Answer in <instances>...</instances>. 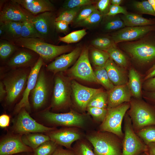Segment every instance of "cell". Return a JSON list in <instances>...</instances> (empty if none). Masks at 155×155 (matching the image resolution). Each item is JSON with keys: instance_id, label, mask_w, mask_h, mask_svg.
Here are the masks:
<instances>
[{"instance_id": "cell-23", "label": "cell", "mask_w": 155, "mask_h": 155, "mask_svg": "<svg viewBox=\"0 0 155 155\" xmlns=\"http://www.w3.org/2000/svg\"><path fill=\"white\" fill-rule=\"evenodd\" d=\"M34 16L46 12H53L54 5L48 0H14Z\"/></svg>"}, {"instance_id": "cell-41", "label": "cell", "mask_w": 155, "mask_h": 155, "mask_svg": "<svg viewBox=\"0 0 155 155\" xmlns=\"http://www.w3.org/2000/svg\"><path fill=\"white\" fill-rule=\"evenodd\" d=\"M138 135L147 145L150 143H155V125H151L140 130Z\"/></svg>"}, {"instance_id": "cell-27", "label": "cell", "mask_w": 155, "mask_h": 155, "mask_svg": "<svg viewBox=\"0 0 155 155\" xmlns=\"http://www.w3.org/2000/svg\"><path fill=\"white\" fill-rule=\"evenodd\" d=\"M22 138L23 143L33 150L44 142L50 140L47 135L40 133H30L23 134L22 135Z\"/></svg>"}, {"instance_id": "cell-60", "label": "cell", "mask_w": 155, "mask_h": 155, "mask_svg": "<svg viewBox=\"0 0 155 155\" xmlns=\"http://www.w3.org/2000/svg\"><path fill=\"white\" fill-rule=\"evenodd\" d=\"M149 154V151L144 152L142 154L140 155H148Z\"/></svg>"}, {"instance_id": "cell-9", "label": "cell", "mask_w": 155, "mask_h": 155, "mask_svg": "<svg viewBox=\"0 0 155 155\" xmlns=\"http://www.w3.org/2000/svg\"><path fill=\"white\" fill-rule=\"evenodd\" d=\"M129 107V104H124L115 108L108 109L105 118L101 125V129L119 136H122V122Z\"/></svg>"}, {"instance_id": "cell-21", "label": "cell", "mask_w": 155, "mask_h": 155, "mask_svg": "<svg viewBox=\"0 0 155 155\" xmlns=\"http://www.w3.org/2000/svg\"><path fill=\"white\" fill-rule=\"evenodd\" d=\"M71 86L75 101L82 110L87 108L88 103L94 96L103 91L101 89L84 86L75 80L72 81Z\"/></svg>"}, {"instance_id": "cell-53", "label": "cell", "mask_w": 155, "mask_h": 155, "mask_svg": "<svg viewBox=\"0 0 155 155\" xmlns=\"http://www.w3.org/2000/svg\"><path fill=\"white\" fill-rule=\"evenodd\" d=\"M7 95V92L3 82H0V101L2 102L4 100Z\"/></svg>"}, {"instance_id": "cell-22", "label": "cell", "mask_w": 155, "mask_h": 155, "mask_svg": "<svg viewBox=\"0 0 155 155\" xmlns=\"http://www.w3.org/2000/svg\"><path fill=\"white\" fill-rule=\"evenodd\" d=\"M109 91L108 100V109L116 107L130 100L131 92L128 86L126 84L115 86Z\"/></svg>"}, {"instance_id": "cell-34", "label": "cell", "mask_w": 155, "mask_h": 155, "mask_svg": "<svg viewBox=\"0 0 155 155\" xmlns=\"http://www.w3.org/2000/svg\"><path fill=\"white\" fill-rule=\"evenodd\" d=\"M91 44L96 49L105 51L116 46V44L112 38L106 37L96 38L92 41Z\"/></svg>"}, {"instance_id": "cell-10", "label": "cell", "mask_w": 155, "mask_h": 155, "mask_svg": "<svg viewBox=\"0 0 155 155\" xmlns=\"http://www.w3.org/2000/svg\"><path fill=\"white\" fill-rule=\"evenodd\" d=\"M148 151L147 145L142 142L134 132L129 118L125 117L122 155H140Z\"/></svg>"}, {"instance_id": "cell-4", "label": "cell", "mask_w": 155, "mask_h": 155, "mask_svg": "<svg viewBox=\"0 0 155 155\" xmlns=\"http://www.w3.org/2000/svg\"><path fill=\"white\" fill-rule=\"evenodd\" d=\"M12 132L23 134L34 133H45L56 129L45 126L36 121L25 108H22L13 119Z\"/></svg>"}, {"instance_id": "cell-26", "label": "cell", "mask_w": 155, "mask_h": 155, "mask_svg": "<svg viewBox=\"0 0 155 155\" xmlns=\"http://www.w3.org/2000/svg\"><path fill=\"white\" fill-rule=\"evenodd\" d=\"M121 18L127 27L144 26L155 24V21L154 20L145 18L140 15L135 13L128 12L121 16Z\"/></svg>"}, {"instance_id": "cell-57", "label": "cell", "mask_w": 155, "mask_h": 155, "mask_svg": "<svg viewBox=\"0 0 155 155\" xmlns=\"http://www.w3.org/2000/svg\"><path fill=\"white\" fill-rule=\"evenodd\" d=\"M122 0H111L110 3L111 5H120L123 1Z\"/></svg>"}, {"instance_id": "cell-35", "label": "cell", "mask_w": 155, "mask_h": 155, "mask_svg": "<svg viewBox=\"0 0 155 155\" xmlns=\"http://www.w3.org/2000/svg\"><path fill=\"white\" fill-rule=\"evenodd\" d=\"M108 94L103 92L94 96L88 104L87 107H93L106 108L108 104Z\"/></svg>"}, {"instance_id": "cell-20", "label": "cell", "mask_w": 155, "mask_h": 155, "mask_svg": "<svg viewBox=\"0 0 155 155\" xmlns=\"http://www.w3.org/2000/svg\"><path fill=\"white\" fill-rule=\"evenodd\" d=\"M82 51L80 47H77L67 54L57 57L46 66V69L54 74L66 70L78 59Z\"/></svg>"}, {"instance_id": "cell-51", "label": "cell", "mask_w": 155, "mask_h": 155, "mask_svg": "<svg viewBox=\"0 0 155 155\" xmlns=\"http://www.w3.org/2000/svg\"><path fill=\"white\" fill-rule=\"evenodd\" d=\"M10 121L9 116L7 114H3L0 116V127L6 128L9 125Z\"/></svg>"}, {"instance_id": "cell-39", "label": "cell", "mask_w": 155, "mask_h": 155, "mask_svg": "<svg viewBox=\"0 0 155 155\" xmlns=\"http://www.w3.org/2000/svg\"><path fill=\"white\" fill-rule=\"evenodd\" d=\"M87 34L86 30L83 29L73 32L65 36L59 37V40L68 44L75 43L81 40Z\"/></svg>"}, {"instance_id": "cell-18", "label": "cell", "mask_w": 155, "mask_h": 155, "mask_svg": "<svg viewBox=\"0 0 155 155\" xmlns=\"http://www.w3.org/2000/svg\"><path fill=\"white\" fill-rule=\"evenodd\" d=\"M56 74L51 106L53 108L59 109L66 104L69 98V90L65 79L61 74Z\"/></svg>"}, {"instance_id": "cell-12", "label": "cell", "mask_w": 155, "mask_h": 155, "mask_svg": "<svg viewBox=\"0 0 155 155\" xmlns=\"http://www.w3.org/2000/svg\"><path fill=\"white\" fill-rule=\"evenodd\" d=\"M44 65L43 59L40 56L36 63L31 68L26 88L22 98L15 105L13 111V114L17 115L23 108H25L29 113L30 112L31 107L29 101V96L30 93L36 84L39 71Z\"/></svg>"}, {"instance_id": "cell-38", "label": "cell", "mask_w": 155, "mask_h": 155, "mask_svg": "<svg viewBox=\"0 0 155 155\" xmlns=\"http://www.w3.org/2000/svg\"><path fill=\"white\" fill-rule=\"evenodd\" d=\"M82 7H77L65 10L56 18L55 22L62 21L70 24L73 21Z\"/></svg>"}, {"instance_id": "cell-59", "label": "cell", "mask_w": 155, "mask_h": 155, "mask_svg": "<svg viewBox=\"0 0 155 155\" xmlns=\"http://www.w3.org/2000/svg\"><path fill=\"white\" fill-rule=\"evenodd\" d=\"M155 13V0H148Z\"/></svg>"}, {"instance_id": "cell-6", "label": "cell", "mask_w": 155, "mask_h": 155, "mask_svg": "<svg viewBox=\"0 0 155 155\" xmlns=\"http://www.w3.org/2000/svg\"><path fill=\"white\" fill-rule=\"evenodd\" d=\"M87 138L94 147L95 155H122L119 143L107 134L95 133Z\"/></svg>"}, {"instance_id": "cell-55", "label": "cell", "mask_w": 155, "mask_h": 155, "mask_svg": "<svg viewBox=\"0 0 155 155\" xmlns=\"http://www.w3.org/2000/svg\"><path fill=\"white\" fill-rule=\"evenodd\" d=\"M149 150L152 155H155V143H150L147 145Z\"/></svg>"}, {"instance_id": "cell-5", "label": "cell", "mask_w": 155, "mask_h": 155, "mask_svg": "<svg viewBox=\"0 0 155 155\" xmlns=\"http://www.w3.org/2000/svg\"><path fill=\"white\" fill-rule=\"evenodd\" d=\"M42 121L50 124L59 126L81 127L84 123V117L77 113L71 112L65 113H56L48 109L38 112Z\"/></svg>"}, {"instance_id": "cell-52", "label": "cell", "mask_w": 155, "mask_h": 155, "mask_svg": "<svg viewBox=\"0 0 155 155\" xmlns=\"http://www.w3.org/2000/svg\"><path fill=\"white\" fill-rule=\"evenodd\" d=\"M145 88L150 91H155V77L147 80L145 84Z\"/></svg>"}, {"instance_id": "cell-7", "label": "cell", "mask_w": 155, "mask_h": 155, "mask_svg": "<svg viewBox=\"0 0 155 155\" xmlns=\"http://www.w3.org/2000/svg\"><path fill=\"white\" fill-rule=\"evenodd\" d=\"M125 50L137 61L148 63L155 60V42L142 40L129 42L124 44Z\"/></svg>"}, {"instance_id": "cell-42", "label": "cell", "mask_w": 155, "mask_h": 155, "mask_svg": "<svg viewBox=\"0 0 155 155\" xmlns=\"http://www.w3.org/2000/svg\"><path fill=\"white\" fill-rule=\"evenodd\" d=\"M125 26L124 22L121 18L115 17L106 22L104 25V29L107 31H112L119 30Z\"/></svg>"}, {"instance_id": "cell-16", "label": "cell", "mask_w": 155, "mask_h": 155, "mask_svg": "<svg viewBox=\"0 0 155 155\" xmlns=\"http://www.w3.org/2000/svg\"><path fill=\"white\" fill-rule=\"evenodd\" d=\"M40 57L34 52L28 49H18L6 62L10 69L32 67Z\"/></svg>"}, {"instance_id": "cell-17", "label": "cell", "mask_w": 155, "mask_h": 155, "mask_svg": "<svg viewBox=\"0 0 155 155\" xmlns=\"http://www.w3.org/2000/svg\"><path fill=\"white\" fill-rule=\"evenodd\" d=\"M155 30V28L152 25L125 27L115 33L112 38L115 44L123 42L131 41L141 38Z\"/></svg>"}, {"instance_id": "cell-25", "label": "cell", "mask_w": 155, "mask_h": 155, "mask_svg": "<svg viewBox=\"0 0 155 155\" xmlns=\"http://www.w3.org/2000/svg\"><path fill=\"white\" fill-rule=\"evenodd\" d=\"M0 27L3 30V35L1 38L9 41L20 37L22 22L9 21L0 22Z\"/></svg>"}, {"instance_id": "cell-32", "label": "cell", "mask_w": 155, "mask_h": 155, "mask_svg": "<svg viewBox=\"0 0 155 155\" xmlns=\"http://www.w3.org/2000/svg\"><path fill=\"white\" fill-rule=\"evenodd\" d=\"M59 146L50 140L43 143L33 152L34 155H52Z\"/></svg>"}, {"instance_id": "cell-56", "label": "cell", "mask_w": 155, "mask_h": 155, "mask_svg": "<svg viewBox=\"0 0 155 155\" xmlns=\"http://www.w3.org/2000/svg\"><path fill=\"white\" fill-rule=\"evenodd\" d=\"M147 93L148 98L155 103V91L148 92Z\"/></svg>"}, {"instance_id": "cell-47", "label": "cell", "mask_w": 155, "mask_h": 155, "mask_svg": "<svg viewBox=\"0 0 155 155\" xmlns=\"http://www.w3.org/2000/svg\"><path fill=\"white\" fill-rule=\"evenodd\" d=\"M128 12L125 8L120 5H110L109 11L105 15L109 16H114L119 13L123 15L127 14Z\"/></svg>"}, {"instance_id": "cell-61", "label": "cell", "mask_w": 155, "mask_h": 155, "mask_svg": "<svg viewBox=\"0 0 155 155\" xmlns=\"http://www.w3.org/2000/svg\"><path fill=\"white\" fill-rule=\"evenodd\" d=\"M148 155H152V154L151 152H150L149 150V154H148Z\"/></svg>"}, {"instance_id": "cell-46", "label": "cell", "mask_w": 155, "mask_h": 155, "mask_svg": "<svg viewBox=\"0 0 155 155\" xmlns=\"http://www.w3.org/2000/svg\"><path fill=\"white\" fill-rule=\"evenodd\" d=\"M87 109L88 113L94 118L103 121L105 118L107 111L106 108L93 107H87Z\"/></svg>"}, {"instance_id": "cell-14", "label": "cell", "mask_w": 155, "mask_h": 155, "mask_svg": "<svg viewBox=\"0 0 155 155\" xmlns=\"http://www.w3.org/2000/svg\"><path fill=\"white\" fill-rule=\"evenodd\" d=\"M22 135L11 132L1 138L0 155H12L23 152H33L32 148L23 142Z\"/></svg>"}, {"instance_id": "cell-19", "label": "cell", "mask_w": 155, "mask_h": 155, "mask_svg": "<svg viewBox=\"0 0 155 155\" xmlns=\"http://www.w3.org/2000/svg\"><path fill=\"white\" fill-rule=\"evenodd\" d=\"M44 134L49 137L50 140L59 145L70 150L72 149V143L81 137L80 134L77 131L68 128L56 129Z\"/></svg>"}, {"instance_id": "cell-8", "label": "cell", "mask_w": 155, "mask_h": 155, "mask_svg": "<svg viewBox=\"0 0 155 155\" xmlns=\"http://www.w3.org/2000/svg\"><path fill=\"white\" fill-rule=\"evenodd\" d=\"M130 114L135 126L141 128L155 125V108L150 105L137 101L131 104Z\"/></svg>"}, {"instance_id": "cell-3", "label": "cell", "mask_w": 155, "mask_h": 155, "mask_svg": "<svg viewBox=\"0 0 155 155\" xmlns=\"http://www.w3.org/2000/svg\"><path fill=\"white\" fill-rule=\"evenodd\" d=\"M46 71L43 66L39 73L36 84L29 96L31 108L32 107L38 112L45 109L50 94L49 81Z\"/></svg>"}, {"instance_id": "cell-49", "label": "cell", "mask_w": 155, "mask_h": 155, "mask_svg": "<svg viewBox=\"0 0 155 155\" xmlns=\"http://www.w3.org/2000/svg\"><path fill=\"white\" fill-rule=\"evenodd\" d=\"M111 0H100L99 1L96 5V8L102 14L104 12L108 7Z\"/></svg>"}, {"instance_id": "cell-30", "label": "cell", "mask_w": 155, "mask_h": 155, "mask_svg": "<svg viewBox=\"0 0 155 155\" xmlns=\"http://www.w3.org/2000/svg\"><path fill=\"white\" fill-rule=\"evenodd\" d=\"M94 71L98 83L109 91L115 87V86L109 79L104 67H96Z\"/></svg>"}, {"instance_id": "cell-48", "label": "cell", "mask_w": 155, "mask_h": 155, "mask_svg": "<svg viewBox=\"0 0 155 155\" xmlns=\"http://www.w3.org/2000/svg\"><path fill=\"white\" fill-rule=\"evenodd\" d=\"M59 146L52 155H77L72 149H64Z\"/></svg>"}, {"instance_id": "cell-36", "label": "cell", "mask_w": 155, "mask_h": 155, "mask_svg": "<svg viewBox=\"0 0 155 155\" xmlns=\"http://www.w3.org/2000/svg\"><path fill=\"white\" fill-rule=\"evenodd\" d=\"M102 16L103 14L96 9L87 18L77 24L78 26L82 27L95 26L101 21Z\"/></svg>"}, {"instance_id": "cell-28", "label": "cell", "mask_w": 155, "mask_h": 155, "mask_svg": "<svg viewBox=\"0 0 155 155\" xmlns=\"http://www.w3.org/2000/svg\"><path fill=\"white\" fill-rule=\"evenodd\" d=\"M128 86L131 93L135 98H139L141 95V84L140 77L137 71L131 69L129 73Z\"/></svg>"}, {"instance_id": "cell-13", "label": "cell", "mask_w": 155, "mask_h": 155, "mask_svg": "<svg viewBox=\"0 0 155 155\" xmlns=\"http://www.w3.org/2000/svg\"><path fill=\"white\" fill-rule=\"evenodd\" d=\"M56 18L52 12H46L35 16L31 20L40 38L47 42L51 40L54 36Z\"/></svg>"}, {"instance_id": "cell-15", "label": "cell", "mask_w": 155, "mask_h": 155, "mask_svg": "<svg viewBox=\"0 0 155 155\" xmlns=\"http://www.w3.org/2000/svg\"><path fill=\"white\" fill-rule=\"evenodd\" d=\"M70 71L74 77L86 81L98 83L90 62L87 48L82 50Z\"/></svg>"}, {"instance_id": "cell-37", "label": "cell", "mask_w": 155, "mask_h": 155, "mask_svg": "<svg viewBox=\"0 0 155 155\" xmlns=\"http://www.w3.org/2000/svg\"><path fill=\"white\" fill-rule=\"evenodd\" d=\"M106 52L110 58L118 65L122 67L126 66L127 61L125 56L116 46L111 48Z\"/></svg>"}, {"instance_id": "cell-11", "label": "cell", "mask_w": 155, "mask_h": 155, "mask_svg": "<svg viewBox=\"0 0 155 155\" xmlns=\"http://www.w3.org/2000/svg\"><path fill=\"white\" fill-rule=\"evenodd\" d=\"M34 16L14 0L6 1L0 12V22L14 21L22 22L31 21Z\"/></svg>"}, {"instance_id": "cell-2", "label": "cell", "mask_w": 155, "mask_h": 155, "mask_svg": "<svg viewBox=\"0 0 155 155\" xmlns=\"http://www.w3.org/2000/svg\"><path fill=\"white\" fill-rule=\"evenodd\" d=\"M10 42L18 47L28 49L34 52L42 58L45 64V63L69 51L71 49L69 45H55L38 38L20 37Z\"/></svg>"}, {"instance_id": "cell-1", "label": "cell", "mask_w": 155, "mask_h": 155, "mask_svg": "<svg viewBox=\"0 0 155 155\" xmlns=\"http://www.w3.org/2000/svg\"><path fill=\"white\" fill-rule=\"evenodd\" d=\"M31 68L10 69L3 76L1 81L7 92L5 100L7 106L13 105L21 96H22Z\"/></svg>"}, {"instance_id": "cell-29", "label": "cell", "mask_w": 155, "mask_h": 155, "mask_svg": "<svg viewBox=\"0 0 155 155\" xmlns=\"http://www.w3.org/2000/svg\"><path fill=\"white\" fill-rule=\"evenodd\" d=\"M17 46L8 41L1 40L0 57L3 61H7L18 49Z\"/></svg>"}, {"instance_id": "cell-44", "label": "cell", "mask_w": 155, "mask_h": 155, "mask_svg": "<svg viewBox=\"0 0 155 155\" xmlns=\"http://www.w3.org/2000/svg\"><path fill=\"white\" fill-rule=\"evenodd\" d=\"M94 2L91 0H67L65 1L63 7L66 10L92 5Z\"/></svg>"}, {"instance_id": "cell-54", "label": "cell", "mask_w": 155, "mask_h": 155, "mask_svg": "<svg viewBox=\"0 0 155 155\" xmlns=\"http://www.w3.org/2000/svg\"><path fill=\"white\" fill-rule=\"evenodd\" d=\"M154 77H155V67L150 69L148 73L145 77L144 79L147 80Z\"/></svg>"}, {"instance_id": "cell-43", "label": "cell", "mask_w": 155, "mask_h": 155, "mask_svg": "<svg viewBox=\"0 0 155 155\" xmlns=\"http://www.w3.org/2000/svg\"><path fill=\"white\" fill-rule=\"evenodd\" d=\"M96 6L93 5H87L82 7L73 22L76 24L87 18L96 9Z\"/></svg>"}, {"instance_id": "cell-50", "label": "cell", "mask_w": 155, "mask_h": 155, "mask_svg": "<svg viewBox=\"0 0 155 155\" xmlns=\"http://www.w3.org/2000/svg\"><path fill=\"white\" fill-rule=\"evenodd\" d=\"M55 24L56 30L60 32H65L69 28V24L64 21L55 22Z\"/></svg>"}, {"instance_id": "cell-31", "label": "cell", "mask_w": 155, "mask_h": 155, "mask_svg": "<svg viewBox=\"0 0 155 155\" xmlns=\"http://www.w3.org/2000/svg\"><path fill=\"white\" fill-rule=\"evenodd\" d=\"M92 61L96 67H104L108 59L110 58L108 53L105 51L95 49L91 53Z\"/></svg>"}, {"instance_id": "cell-45", "label": "cell", "mask_w": 155, "mask_h": 155, "mask_svg": "<svg viewBox=\"0 0 155 155\" xmlns=\"http://www.w3.org/2000/svg\"><path fill=\"white\" fill-rule=\"evenodd\" d=\"M72 149L77 155H95L91 147L85 142L78 143Z\"/></svg>"}, {"instance_id": "cell-58", "label": "cell", "mask_w": 155, "mask_h": 155, "mask_svg": "<svg viewBox=\"0 0 155 155\" xmlns=\"http://www.w3.org/2000/svg\"><path fill=\"white\" fill-rule=\"evenodd\" d=\"M12 155H34L33 152H23Z\"/></svg>"}, {"instance_id": "cell-24", "label": "cell", "mask_w": 155, "mask_h": 155, "mask_svg": "<svg viewBox=\"0 0 155 155\" xmlns=\"http://www.w3.org/2000/svg\"><path fill=\"white\" fill-rule=\"evenodd\" d=\"M104 67L109 79L115 86L126 84V80L124 73L110 58L107 61Z\"/></svg>"}, {"instance_id": "cell-40", "label": "cell", "mask_w": 155, "mask_h": 155, "mask_svg": "<svg viewBox=\"0 0 155 155\" xmlns=\"http://www.w3.org/2000/svg\"><path fill=\"white\" fill-rule=\"evenodd\" d=\"M132 4L133 8L140 13L155 16V13L148 0L135 1Z\"/></svg>"}, {"instance_id": "cell-33", "label": "cell", "mask_w": 155, "mask_h": 155, "mask_svg": "<svg viewBox=\"0 0 155 155\" xmlns=\"http://www.w3.org/2000/svg\"><path fill=\"white\" fill-rule=\"evenodd\" d=\"M21 36L26 38H40V36L31 21L22 22Z\"/></svg>"}]
</instances>
